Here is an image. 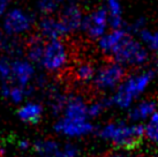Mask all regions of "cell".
<instances>
[{
    "label": "cell",
    "instance_id": "1",
    "mask_svg": "<svg viewBox=\"0 0 158 157\" xmlns=\"http://www.w3.org/2000/svg\"><path fill=\"white\" fill-rule=\"evenodd\" d=\"M98 135L118 148L132 149L144 136V126L142 124L128 125L126 121H113L102 127Z\"/></svg>",
    "mask_w": 158,
    "mask_h": 157
},
{
    "label": "cell",
    "instance_id": "17",
    "mask_svg": "<svg viewBox=\"0 0 158 157\" xmlns=\"http://www.w3.org/2000/svg\"><path fill=\"white\" fill-rule=\"evenodd\" d=\"M34 148L40 157H57L61 146L54 140L46 139L37 140L34 143Z\"/></svg>",
    "mask_w": 158,
    "mask_h": 157
},
{
    "label": "cell",
    "instance_id": "10",
    "mask_svg": "<svg viewBox=\"0 0 158 157\" xmlns=\"http://www.w3.org/2000/svg\"><path fill=\"white\" fill-rule=\"evenodd\" d=\"M35 74V68L29 60L16 59L12 61V84L27 88Z\"/></svg>",
    "mask_w": 158,
    "mask_h": 157
},
{
    "label": "cell",
    "instance_id": "25",
    "mask_svg": "<svg viewBox=\"0 0 158 157\" xmlns=\"http://www.w3.org/2000/svg\"><path fill=\"white\" fill-rule=\"evenodd\" d=\"M37 6H38V9L45 15H48V14L53 13L58 7V4L54 1V0H38L37 2Z\"/></svg>",
    "mask_w": 158,
    "mask_h": 157
},
{
    "label": "cell",
    "instance_id": "2",
    "mask_svg": "<svg viewBox=\"0 0 158 157\" xmlns=\"http://www.w3.org/2000/svg\"><path fill=\"white\" fill-rule=\"evenodd\" d=\"M154 76V70H145L141 72L140 74H134L127 78L117 88V91L111 97L112 103L121 109L129 108L135 98H137L147 89Z\"/></svg>",
    "mask_w": 158,
    "mask_h": 157
},
{
    "label": "cell",
    "instance_id": "30",
    "mask_svg": "<svg viewBox=\"0 0 158 157\" xmlns=\"http://www.w3.org/2000/svg\"><path fill=\"white\" fill-rule=\"evenodd\" d=\"M107 157H133V156L132 155H128V154H125V153H114V154L109 155Z\"/></svg>",
    "mask_w": 158,
    "mask_h": 157
},
{
    "label": "cell",
    "instance_id": "15",
    "mask_svg": "<svg viewBox=\"0 0 158 157\" xmlns=\"http://www.w3.org/2000/svg\"><path fill=\"white\" fill-rule=\"evenodd\" d=\"M43 114V106L40 103H27L20 108L18 112L19 118L24 122H29V124H37L40 120Z\"/></svg>",
    "mask_w": 158,
    "mask_h": 157
},
{
    "label": "cell",
    "instance_id": "4",
    "mask_svg": "<svg viewBox=\"0 0 158 157\" xmlns=\"http://www.w3.org/2000/svg\"><path fill=\"white\" fill-rule=\"evenodd\" d=\"M68 64V51L61 39L48 40L40 65L48 72H60Z\"/></svg>",
    "mask_w": 158,
    "mask_h": 157
},
{
    "label": "cell",
    "instance_id": "29",
    "mask_svg": "<svg viewBox=\"0 0 158 157\" xmlns=\"http://www.w3.org/2000/svg\"><path fill=\"white\" fill-rule=\"evenodd\" d=\"M19 147L21 149H23V150H26V149H28L30 147V142H29L28 140H21V141L19 142Z\"/></svg>",
    "mask_w": 158,
    "mask_h": 157
},
{
    "label": "cell",
    "instance_id": "13",
    "mask_svg": "<svg viewBox=\"0 0 158 157\" xmlns=\"http://www.w3.org/2000/svg\"><path fill=\"white\" fill-rule=\"evenodd\" d=\"M64 117L68 119L84 120L88 119V105L80 96H68L64 109Z\"/></svg>",
    "mask_w": 158,
    "mask_h": 157
},
{
    "label": "cell",
    "instance_id": "18",
    "mask_svg": "<svg viewBox=\"0 0 158 157\" xmlns=\"http://www.w3.org/2000/svg\"><path fill=\"white\" fill-rule=\"evenodd\" d=\"M96 74V70L94 66L89 62H82L80 64L75 70V76L81 82H88L90 80H94Z\"/></svg>",
    "mask_w": 158,
    "mask_h": 157
},
{
    "label": "cell",
    "instance_id": "11",
    "mask_svg": "<svg viewBox=\"0 0 158 157\" xmlns=\"http://www.w3.org/2000/svg\"><path fill=\"white\" fill-rule=\"evenodd\" d=\"M131 36L127 29H113L110 32H106L102 38L98 39V48L104 53L113 54L115 50Z\"/></svg>",
    "mask_w": 158,
    "mask_h": 157
},
{
    "label": "cell",
    "instance_id": "28",
    "mask_svg": "<svg viewBox=\"0 0 158 157\" xmlns=\"http://www.w3.org/2000/svg\"><path fill=\"white\" fill-rule=\"evenodd\" d=\"M8 0H0V16L5 13V11L8 6Z\"/></svg>",
    "mask_w": 158,
    "mask_h": 157
},
{
    "label": "cell",
    "instance_id": "27",
    "mask_svg": "<svg viewBox=\"0 0 158 157\" xmlns=\"http://www.w3.org/2000/svg\"><path fill=\"white\" fill-rule=\"evenodd\" d=\"M8 39L5 37L4 32L0 30V49H4V50H6V48H7V45H8Z\"/></svg>",
    "mask_w": 158,
    "mask_h": 157
},
{
    "label": "cell",
    "instance_id": "5",
    "mask_svg": "<svg viewBox=\"0 0 158 157\" xmlns=\"http://www.w3.org/2000/svg\"><path fill=\"white\" fill-rule=\"evenodd\" d=\"M126 74L125 67L118 62H110L98 70L94 78V84L99 90H109L119 87Z\"/></svg>",
    "mask_w": 158,
    "mask_h": 157
},
{
    "label": "cell",
    "instance_id": "24",
    "mask_svg": "<svg viewBox=\"0 0 158 157\" xmlns=\"http://www.w3.org/2000/svg\"><path fill=\"white\" fill-rule=\"evenodd\" d=\"M105 2L109 16H121L123 7L120 0H105Z\"/></svg>",
    "mask_w": 158,
    "mask_h": 157
},
{
    "label": "cell",
    "instance_id": "26",
    "mask_svg": "<svg viewBox=\"0 0 158 157\" xmlns=\"http://www.w3.org/2000/svg\"><path fill=\"white\" fill-rule=\"evenodd\" d=\"M80 150L79 148L72 143H67L60 148L57 157H77Z\"/></svg>",
    "mask_w": 158,
    "mask_h": 157
},
{
    "label": "cell",
    "instance_id": "12",
    "mask_svg": "<svg viewBox=\"0 0 158 157\" xmlns=\"http://www.w3.org/2000/svg\"><path fill=\"white\" fill-rule=\"evenodd\" d=\"M38 30L40 35L48 40L60 39L62 36L67 35L66 30L62 27L61 22L59 21V19L56 20L51 16H45L40 20L38 23Z\"/></svg>",
    "mask_w": 158,
    "mask_h": 157
},
{
    "label": "cell",
    "instance_id": "9",
    "mask_svg": "<svg viewBox=\"0 0 158 157\" xmlns=\"http://www.w3.org/2000/svg\"><path fill=\"white\" fill-rule=\"evenodd\" d=\"M83 19V13L79 7V5H76L75 2H69L62 9L59 21L61 22L62 27L66 30V34L68 35L70 32L79 30L82 27Z\"/></svg>",
    "mask_w": 158,
    "mask_h": 157
},
{
    "label": "cell",
    "instance_id": "21",
    "mask_svg": "<svg viewBox=\"0 0 158 157\" xmlns=\"http://www.w3.org/2000/svg\"><path fill=\"white\" fill-rule=\"evenodd\" d=\"M140 37L143 43L149 45L150 49L158 52V31L157 32H151L148 29H143L140 31Z\"/></svg>",
    "mask_w": 158,
    "mask_h": 157
},
{
    "label": "cell",
    "instance_id": "14",
    "mask_svg": "<svg viewBox=\"0 0 158 157\" xmlns=\"http://www.w3.org/2000/svg\"><path fill=\"white\" fill-rule=\"evenodd\" d=\"M155 112H157V103L155 100H143L131 109L128 117L132 121H141L148 118L150 119Z\"/></svg>",
    "mask_w": 158,
    "mask_h": 157
},
{
    "label": "cell",
    "instance_id": "16",
    "mask_svg": "<svg viewBox=\"0 0 158 157\" xmlns=\"http://www.w3.org/2000/svg\"><path fill=\"white\" fill-rule=\"evenodd\" d=\"M44 48L45 43L42 36H31L27 43V56L29 58V61L40 64L42 58H43V53H44Z\"/></svg>",
    "mask_w": 158,
    "mask_h": 157
},
{
    "label": "cell",
    "instance_id": "31",
    "mask_svg": "<svg viewBox=\"0 0 158 157\" xmlns=\"http://www.w3.org/2000/svg\"><path fill=\"white\" fill-rule=\"evenodd\" d=\"M54 1H56L58 5H59V4H61V2H64V1H66V0H54Z\"/></svg>",
    "mask_w": 158,
    "mask_h": 157
},
{
    "label": "cell",
    "instance_id": "7",
    "mask_svg": "<svg viewBox=\"0 0 158 157\" xmlns=\"http://www.w3.org/2000/svg\"><path fill=\"white\" fill-rule=\"evenodd\" d=\"M34 19L30 14L20 8L9 11L4 20V30L7 35H20L30 30Z\"/></svg>",
    "mask_w": 158,
    "mask_h": 157
},
{
    "label": "cell",
    "instance_id": "23",
    "mask_svg": "<svg viewBox=\"0 0 158 157\" xmlns=\"http://www.w3.org/2000/svg\"><path fill=\"white\" fill-rule=\"evenodd\" d=\"M29 95L28 92V88H22L20 86H15V84H12V88H10V92H9V97L10 100L18 104V103H21L23 100V98L26 96Z\"/></svg>",
    "mask_w": 158,
    "mask_h": 157
},
{
    "label": "cell",
    "instance_id": "8",
    "mask_svg": "<svg viewBox=\"0 0 158 157\" xmlns=\"http://www.w3.org/2000/svg\"><path fill=\"white\" fill-rule=\"evenodd\" d=\"M54 129L59 134H62L65 136L81 138V136H85L92 133L94 125L88 119L77 120V119H68V118L62 117L56 122Z\"/></svg>",
    "mask_w": 158,
    "mask_h": 157
},
{
    "label": "cell",
    "instance_id": "19",
    "mask_svg": "<svg viewBox=\"0 0 158 157\" xmlns=\"http://www.w3.org/2000/svg\"><path fill=\"white\" fill-rule=\"evenodd\" d=\"M144 136L158 143V111L150 117L149 122L144 126Z\"/></svg>",
    "mask_w": 158,
    "mask_h": 157
},
{
    "label": "cell",
    "instance_id": "3",
    "mask_svg": "<svg viewBox=\"0 0 158 157\" xmlns=\"http://www.w3.org/2000/svg\"><path fill=\"white\" fill-rule=\"evenodd\" d=\"M113 60L120 65L125 66H141L148 61L147 49L132 36H129L115 52L112 54Z\"/></svg>",
    "mask_w": 158,
    "mask_h": 157
},
{
    "label": "cell",
    "instance_id": "6",
    "mask_svg": "<svg viewBox=\"0 0 158 157\" xmlns=\"http://www.w3.org/2000/svg\"><path fill=\"white\" fill-rule=\"evenodd\" d=\"M109 27V13L106 8H99L92 11L87 16H84L82 22V29L84 32L92 39L102 38L106 34V29Z\"/></svg>",
    "mask_w": 158,
    "mask_h": 157
},
{
    "label": "cell",
    "instance_id": "22",
    "mask_svg": "<svg viewBox=\"0 0 158 157\" xmlns=\"http://www.w3.org/2000/svg\"><path fill=\"white\" fill-rule=\"evenodd\" d=\"M67 98L68 96L66 95H61V94H58L56 92L51 98V109H52L53 113L58 114L59 112H64V109L66 106Z\"/></svg>",
    "mask_w": 158,
    "mask_h": 157
},
{
    "label": "cell",
    "instance_id": "20",
    "mask_svg": "<svg viewBox=\"0 0 158 157\" xmlns=\"http://www.w3.org/2000/svg\"><path fill=\"white\" fill-rule=\"evenodd\" d=\"M0 80L2 83H12V61L8 58L0 59Z\"/></svg>",
    "mask_w": 158,
    "mask_h": 157
}]
</instances>
